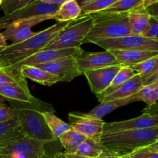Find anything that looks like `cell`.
<instances>
[{
    "mask_svg": "<svg viewBox=\"0 0 158 158\" xmlns=\"http://www.w3.org/2000/svg\"><path fill=\"white\" fill-rule=\"evenodd\" d=\"M157 140L158 127H153L104 134L100 138V142L105 151L118 157H123L152 144Z\"/></svg>",
    "mask_w": 158,
    "mask_h": 158,
    "instance_id": "obj_1",
    "label": "cell"
},
{
    "mask_svg": "<svg viewBox=\"0 0 158 158\" xmlns=\"http://www.w3.org/2000/svg\"><path fill=\"white\" fill-rule=\"evenodd\" d=\"M71 22L57 23L44 30L35 32L32 37L22 43L8 45L6 49L0 52V66L6 67L12 66L43 49L57 33Z\"/></svg>",
    "mask_w": 158,
    "mask_h": 158,
    "instance_id": "obj_2",
    "label": "cell"
},
{
    "mask_svg": "<svg viewBox=\"0 0 158 158\" xmlns=\"http://www.w3.org/2000/svg\"><path fill=\"white\" fill-rule=\"evenodd\" d=\"M94 18L93 26L84 43L93 40L116 39L131 35L128 12L109 14H91Z\"/></svg>",
    "mask_w": 158,
    "mask_h": 158,
    "instance_id": "obj_3",
    "label": "cell"
},
{
    "mask_svg": "<svg viewBox=\"0 0 158 158\" xmlns=\"http://www.w3.org/2000/svg\"><path fill=\"white\" fill-rule=\"evenodd\" d=\"M92 15H83L73 20L68 26L57 33L43 49H65L80 48L84 43L93 26ZM43 50V49H42Z\"/></svg>",
    "mask_w": 158,
    "mask_h": 158,
    "instance_id": "obj_4",
    "label": "cell"
},
{
    "mask_svg": "<svg viewBox=\"0 0 158 158\" xmlns=\"http://www.w3.org/2000/svg\"><path fill=\"white\" fill-rule=\"evenodd\" d=\"M15 110L19 127L23 135L44 145L56 140L41 111L35 109Z\"/></svg>",
    "mask_w": 158,
    "mask_h": 158,
    "instance_id": "obj_5",
    "label": "cell"
},
{
    "mask_svg": "<svg viewBox=\"0 0 158 158\" xmlns=\"http://www.w3.org/2000/svg\"><path fill=\"white\" fill-rule=\"evenodd\" d=\"M0 95L9 100L14 109H35L41 112H55L52 105L35 98L31 94L29 89L19 85H0Z\"/></svg>",
    "mask_w": 158,
    "mask_h": 158,
    "instance_id": "obj_6",
    "label": "cell"
},
{
    "mask_svg": "<svg viewBox=\"0 0 158 158\" xmlns=\"http://www.w3.org/2000/svg\"><path fill=\"white\" fill-rule=\"evenodd\" d=\"M89 43H94L105 50H142L158 52V42L142 35H125L116 39L93 40Z\"/></svg>",
    "mask_w": 158,
    "mask_h": 158,
    "instance_id": "obj_7",
    "label": "cell"
},
{
    "mask_svg": "<svg viewBox=\"0 0 158 158\" xmlns=\"http://www.w3.org/2000/svg\"><path fill=\"white\" fill-rule=\"evenodd\" d=\"M44 144L23 135L0 148L5 158H35L45 154Z\"/></svg>",
    "mask_w": 158,
    "mask_h": 158,
    "instance_id": "obj_8",
    "label": "cell"
},
{
    "mask_svg": "<svg viewBox=\"0 0 158 158\" xmlns=\"http://www.w3.org/2000/svg\"><path fill=\"white\" fill-rule=\"evenodd\" d=\"M60 5L51 4L42 0H35L23 9L8 15L0 17V29H5L12 22L37 16H54Z\"/></svg>",
    "mask_w": 158,
    "mask_h": 158,
    "instance_id": "obj_9",
    "label": "cell"
},
{
    "mask_svg": "<svg viewBox=\"0 0 158 158\" xmlns=\"http://www.w3.org/2000/svg\"><path fill=\"white\" fill-rule=\"evenodd\" d=\"M52 19H53V16L46 15L15 20L5 29L2 34L6 41L10 40L12 45L18 44L29 39L35 33L32 31L34 26Z\"/></svg>",
    "mask_w": 158,
    "mask_h": 158,
    "instance_id": "obj_10",
    "label": "cell"
},
{
    "mask_svg": "<svg viewBox=\"0 0 158 158\" xmlns=\"http://www.w3.org/2000/svg\"><path fill=\"white\" fill-rule=\"evenodd\" d=\"M76 60L78 69L82 75L86 71L120 65L117 58L109 50L91 52L80 49L76 54Z\"/></svg>",
    "mask_w": 158,
    "mask_h": 158,
    "instance_id": "obj_11",
    "label": "cell"
},
{
    "mask_svg": "<svg viewBox=\"0 0 158 158\" xmlns=\"http://www.w3.org/2000/svg\"><path fill=\"white\" fill-rule=\"evenodd\" d=\"M71 128L89 138L100 141L105 121L102 119L88 117L83 113L73 112L68 114Z\"/></svg>",
    "mask_w": 158,
    "mask_h": 158,
    "instance_id": "obj_12",
    "label": "cell"
},
{
    "mask_svg": "<svg viewBox=\"0 0 158 158\" xmlns=\"http://www.w3.org/2000/svg\"><path fill=\"white\" fill-rule=\"evenodd\" d=\"M76 54L34 66L50 73L58 77L60 82H70L76 77L82 75L77 66Z\"/></svg>",
    "mask_w": 158,
    "mask_h": 158,
    "instance_id": "obj_13",
    "label": "cell"
},
{
    "mask_svg": "<svg viewBox=\"0 0 158 158\" xmlns=\"http://www.w3.org/2000/svg\"><path fill=\"white\" fill-rule=\"evenodd\" d=\"M80 49L81 48L65 49H43V50L35 52V54L30 56L28 58L25 59L19 63H17L12 66H6L5 68L15 74H21L20 69L23 66H37V65L49 63V62L62 58V57L74 55L80 50Z\"/></svg>",
    "mask_w": 158,
    "mask_h": 158,
    "instance_id": "obj_14",
    "label": "cell"
},
{
    "mask_svg": "<svg viewBox=\"0 0 158 158\" xmlns=\"http://www.w3.org/2000/svg\"><path fill=\"white\" fill-rule=\"evenodd\" d=\"M121 66V65H116L85 72L83 75L87 79L92 92L97 95L106 90Z\"/></svg>",
    "mask_w": 158,
    "mask_h": 158,
    "instance_id": "obj_15",
    "label": "cell"
},
{
    "mask_svg": "<svg viewBox=\"0 0 158 158\" xmlns=\"http://www.w3.org/2000/svg\"><path fill=\"white\" fill-rule=\"evenodd\" d=\"M153 127H158V117L142 114L140 117L131 120L110 122V123L105 122L103 134L127 131V130H141Z\"/></svg>",
    "mask_w": 158,
    "mask_h": 158,
    "instance_id": "obj_16",
    "label": "cell"
},
{
    "mask_svg": "<svg viewBox=\"0 0 158 158\" xmlns=\"http://www.w3.org/2000/svg\"><path fill=\"white\" fill-rule=\"evenodd\" d=\"M143 86V85L141 77L138 74H136L132 78L128 80L125 83H122L120 86L114 88L113 90H111L108 94H104L103 96H99L97 97L100 103L127 98V97H132V96L137 94Z\"/></svg>",
    "mask_w": 158,
    "mask_h": 158,
    "instance_id": "obj_17",
    "label": "cell"
},
{
    "mask_svg": "<svg viewBox=\"0 0 158 158\" xmlns=\"http://www.w3.org/2000/svg\"><path fill=\"white\" fill-rule=\"evenodd\" d=\"M120 65L131 66L158 56V52L142 50H109Z\"/></svg>",
    "mask_w": 158,
    "mask_h": 158,
    "instance_id": "obj_18",
    "label": "cell"
},
{
    "mask_svg": "<svg viewBox=\"0 0 158 158\" xmlns=\"http://www.w3.org/2000/svg\"><path fill=\"white\" fill-rule=\"evenodd\" d=\"M134 102H137V97H136L135 95L127 97V98L101 102L98 106L91 110L90 111L85 113V115L88 116V117H94V118L102 119L106 114L113 112L115 110L122 107L123 106H126L127 104H131V103H134Z\"/></svg>",
    "mask_w": 158,
    "mask_h": 158,
    "instance_id": "obj_19",
    "label": "cell"
},
{
    "mask_svg": "<svg viewBox=\"0 0 158 158\" xmlns=\"http://www.w3.org/2000/svg\"><path fill=\"white\" fill-rule=\"evenodd\" d=\"M20 73L25 78L35 81L44 86H50L60 82V79L52 73L34 66H23Z\"/></svg>",
    "mask_w": 158,
    "mask_h": 158,
    "instance_id": "obj_20",
    "label": "cell"
},
{
    "mask_svg": "<svg viewBox=\"0 0 158 158\" xmlns=\"http://www.w3.org/2000/svg\"><path fill=\"white\" fill-rule=\"evenodd\" d=\"M81 15V6L76 0H67L60 5L53 19L58 23L75 20Z\"/></svg>",
    "mask_w": 158,
    "mask_h": 158,
    "instance_id": "obj_21",
    "label": "cell"
},
{
    "mask_svg": "<svg viewBox=\"0 0 158 158\" xmlns=\"http://www.w3.org/2000/svg\"><path fill=\"white\" fill-rule=\"evenodd\" d=\"M23 135L19 127L16 117L9 121L0 123V148Z\"/></svg>",
    "mask_w": 158,
    "mask_h": 158,
    "instance_id": "obj_22",
    "label": "cell"
},
{
    "mask_svg": "<svg viewBox=\"0 0 158 158\" xmlns=\"http://www.w3.org/2000/svg\"><path fill=\"white\" fill-rule=\"evenodd\" d=\"M86 139V136L71 128L69 131L60 136L58 140L65 149V152L69 154H76L79 147Z\"/></svg>",
    "mask_w": 158,
    "mask_h": 158,
    "instance_id": "obj_23",
    "label": "cell"
},
{
    "mask_svg": "<svg viewBox=\"0 0 158 158\" xmlns=\"http://www.w3.org/2000/svg\"><path fill=\"white\" fill-rule=\"evenodd\" d=\"M151 15L146 12H128L130 27L131 34L134 35H143L147 29L149 23Z\"/></svg>",
    "mask_w": 158,
    "mask_h": 158,
    "instance_id": "obj_24",
    "label": "cell"
},
{
    "mask_svg": "<svg viewBox=\"0 0 158 158\" xmlns=\"http://www.w3.org/2000/svg\"><path fill=\"white\" fill-rule=\"evenodd\" d=\"M42 114L52 135L56 140H58L60 136L71 129L69 124L56 117L54 113L42 112Z\"/></svg>",
    "mask_w": 158,
    "mask_h": 158,
    "instance_id": "obj_25",
    "label": "cell"
},
{
    "mask_svg": "<svg viewBox=\"0 0 158 158\" xmlns=\"http://www.w3.org/2000/svg\"><path fill=\"white\" fill-rule=\"evenodd\" d=\"M104 151L101 142L86 137L76 152L77 155L87 158H97Z\"/></svg>",
    "mask_w": 158,
    "mask_h": 158,
    "instance_id": "obj_26",
    "label": "cell"
},
{
    "mask_svg": "<svg viewBox=\"0 0 158 158\" xmlns=\"http://www.w3.org/2000/svg\"><path fill=\"white\" fill-rule=\"evenodd\" d=\"M141 0H118L105 10L97 12V14L123 13L134 10L140 3Z\"/></svg>",
    "mask_w": 158,
    "mask_h": 158,
    "instance_id": "obj_27",
    "label": "cell"
},
{
    "mask_svg": "<svg viewBox=\"0 0 158 158\" xmlns=\"http://www.w3.org/2000/svg\"><path fill=\"white\" fill-rule=\"evenodd\" d=\"M137 101H143L148 106L158 103V85L151 84L143 86L135 94Z\"/></svg>",
    "mask_w": 158,
    "mask_h": 158,
    "instance_id": "obj_28",
    "label": "cell"
},
{
    "mask_svg": "<svg viewBox=\"0 0 158 158\" xmlns=\"http://www.w3.org/2000/svg\"><path fill=\"white\" fill-rule=\"evenodd\" d=\"M136 73L134 72V69H132L130 66H122L121 68L120 69V70L118 71V73H117V75L114 77V80L111 83L110 86L106 89V90L103 91V93L100 94H97L96 95L97 97H99V96H103L104 94H108V93L110 92L111 90L116 88L117 86H120L122 83H125L126 81H127L128 80H130L131 78H132L133 77L136 75Z\"/></svg>",
    "mask_w": 158,
    "mask_h": 158,
    "instance_id": "obj_29",
    "label": "cell"
},
{
    "mask_svg": "<svg viewBox=\"0 0 158 158\" xmlns=\"http://www.w3.org/2000/svg\"><path fill=\"white\" fill-rule=\"evenodd\" d=\"M15 84L29 89L26 78L22 74H15L6 68L0 66V85Z\"/></svg>",
    "mask_w": 158,
    "mask_h": 158,
    "instance_id": "obj_30",
    "label": "cell"
},
{
    "mask_svg": "<svg viewBox=\"0 0 158 158\" xmlns=\"http://www.w3.org/2000/svg\"><path fill=\"white\" fill-rule=\"evenodd\" d=\"M118 0H94L81 6V15H88L105 10Z\"/></svg>",
    "mask_w": 158,
    "mask_h": 158,
    "instance_id": "obj_31",
    "label": "cell"
},
{
    "mask_svg": "<svg viewBox=\"0 0 158 158\" xmlns=\"http://www.w3.org/2000/svg\"><path fill=\"white\" fill-rule=\"evenodd\" d=\"M157 56L152 57V58L144 60V61L141 62V63H139L137 64L134 65V66H130V67H131L134 69V71L136 73L140 76L142 79V82H143L144 79L148 78L149 76H151V73L154 72L156 66V59H157Z\"/></svg>",
    "mask_w": 158,
    "mask_h": 158,
    "instance_id": "obj_32",
    "label": "cell"
},
{
    "mask_svg": "<svg viewBox=\"0 0 158 158\" xmlns=\"http://www.w3.org/2000/svg\"><path fill=\"white\" fill-rule=\"evenodd\" d=\"M33 1L35 0H3L1 8L5 15H8L23 9Z\"/></svg>",
    "mask_w": 158,
    "mask_h": 158,
    "instance_id": "obj_33",
    "label": "cell"
},
{
    "mask_svg": "<svg viewBox=\"0 0 158 158\" xmlns=\"http://www.w3.org/2000/svg\"><path fill=\"white\" fill-rule=\"evenodd\" d=\"M142 35L158 42V16H151L148 28Z\"/></svg>",
    "mask_w": 158,
    "mask_h": 158,
    "instance_id": "obj_34",
    "label": "cell"
},
{
    "mask_svg": "<svg viewBox=\"0 0 158 158\" xmlns=\"http://www.w3.org/2000/svg\"><path fill=\"white\" fill-rule=\"evenodd\" d=\"M16 117V110L3 104L0 106V123H5Z\"/></svg>",
    "mask_w": 158,
    "mask_h": 158,
    "instance_id": "obj_35",
    "label": "cell"
},
{
    "mask_svg": "<svg viewBox=\"0 0 158 158\" xmlns=\"http://www.w3.org/2000/svg\"><path fill=\"white\" fill-rule=\"evenodd\" d=\"M127 157L131 158H158V154L148 151L145 148H141L134 151Z\"/></svg>",
    "mask_w": 158,
    "mask_h": 158,
    "instance_id": "obj_36",
    "label": "cell"
},
{
    "mask_svg": "<svg viewBox=\"0 0 158 158\" xmlns=\"http://www.w3.org/2000/svg\"><path fill=\"white\" fill-rule=\"evenodd\" d=\"M158 2V0H141L140 4L134 9V12H142L145 11L148 7ZM132 12V11H131Z\"/></svg>",
    "mask_w": 158,
    "mask_h": 158,
    "instance_id": "obj_37",
    "label": "cell"
},
{
    "mask_svg": "<svg viewBox=\"0 0 158 158\" xmlns=\"http://www.w3.org/2000/svg\"><path fill=\"white\" fill-rule=\"evenodd\" d=\"M158 78V56L156 59V66L155 69H154V72L151 73V76L148 77V78L144 79L143 80V86H146V85H149L151 83H152L156 79Z\"/></svg>",
    "mask_w": 158,
    "mask_h": 158,
    "instance_id": "obj_38",
    "label": "cell"
},
{
    "mask_svg": "<svg viewBox=\"0 0 158 158\" xmlns=\"http://www.w3.org/2000/svg\"><path fill=\"white\" fill-rule=\"evenodd\" d=\"M142 114H149L151 116H155L158 117V103H154V104L147 106L143 110Z\"/></svg>",
    "mask_w": 158,
    "mask_h": 158,
    "instance_id": "obj_39",
    "label": "cell"
},
{
    "mask_svg": "<svg viewBox=\"0 0 158 158\" xmlns=\"http://www.w3.org/2000/svg\"><path fill=\"white\" fill-rule=\"evenodd\" d=\"M52 158H87L85 157H82V156L77 155L76 154H69L66 152H59L54 154Z\"/></svg>",
    "mask_w": 158,
    "mask_h": 158,
    "instance_id": "obj_40",
    "label": "cell"
},
{
    "mask_svg": "<svg viewBox=\"0 0 158 158\" xmlns=\"http://www.w3.org/2000/svg\"><path fill=\"white\" fill-rule=\"evenodd\" d=\"M145 11L151 16H158V2L148 7Z\"/></svg>",
    "mask_w": 158,
    "mask_h": 158,
    "instance_id": "obj_41",
    "label": "cell"
},
{
    "mask_svg": "<svg viewBox=\"0 0 158 158\" xmlns=\"http://www.w3.org/2000/svg\"><path fill=\"white\" fill-rule=\"evenodd\" d=\"M143 148H145V149L148 150V151H151V152L157 153V154H158V140H156V141L154 142V143H153L152 144L149 145V146Z\"/></svg>",
    "mask_w": 158,
    "mask_h": 158,
    "instance_id": "obj_42",
    "label": "cell"
},
{
    "mask_svg": "<svg viewBox=\"0 0 158 158\" xmlns=\"http://www.w3.org/2000/svg\"><path fill=\"white\" fill-rule=\"evenodd\" d=\"M97 158H119V157H117L116 155H114V154H113L112 153L109 152V151H106L104 150V151H103V152Z\"/></svg>",
    "mask_w": 158,
    "mask_h": 158,
    "instance_id": "obj_43",
    "label": "cell"
},
{
    "mask_svg": "<svg viewBox=\"0 0 158 158\" xmlns=\"http://www.w3.org/2000/svg\"><path fill=\"white\" fill-rule=\"evenodd\" d=\"M7 46L8 44L7 43H6V40L4 39L2 32H0V52H1L2 50H3L4 49H6Z\"/></svg>",
    "mask_w": 158,
    "mask_h": 158,
    "instance_id": "obj_44",
    "label": "cell"
},
{
    "mask_svg": "<svg viewBox=\"0 0 158 158\" xmlns=\"http://www.w3.org/2000/svg\"><path fill=\"white\" fill-rule=\"evenodd\" d=\"M42 1L46 2L51 3V4H56V5H61L66 2L67 0H42Z\"/></svg>",
    "mask_w": 158,
    "mask_h": 158,
    "instance_id": "obj_45",
    "label": "cell"
},
{
    "mask_svg": "<svg viewBox=\"0 0 158 158\" xmlns=\"http://www.w3.org/2000/svg\"><path fill=\"white\" fill-rule=\"evenodd\" d=\"M76 1L78 2V4L80 5V6H83V5L86 4L88 2H90L94 1V0H76Z\"/></svg>",
    "mask_w": 158,
    "mask_h": 158,
    "instance_id": "obj_46",
    "label": "cell"
},
{
    "mask_svg": "<svg viewBox=\"0 0 158 158\" xmlns=\"http://www.w3.org/2000/svg\"><path fill=\"white\" fill-rule=\"evenodd\" d=\"M35 158H52V157H51V156H49L48 154H46V153H45V154L38 156V157H36Z\"/></svg>",
    "mask_w": 158,
    "mask_h": 158,
    "instance_id": "obj_47",
    "label": "cell"
},
{
    "mask_svg": "<svg viewBox=\"0 0 158 158\" xmlns=\"http://www.w3.org/2000/svg\"><path fill=\"white\" fill-rule=\"evenodd\" d=\"M6 99L4 98L2 96L0 95V106L3 104H6Z\"/></svg>",
    "mask_w": 158,
    "mask_h": 158,
    "instance_id": "obj_48",
    "label": "cell"
},
{
    "mask_svg": "<svg viewBox=\"0 0 158 158\" xmlns=\"http://www.w3.org/2000/svg\"><path fill=\"white\" fill-rule=\"evenodd\" d=\"M153 84H155V85H158V78L157 79H156V80H154V82H153Z\"/></svg>",
    "mask_w": 158,
    "mask_h": 158,
    "instance_id": "obj_49",
    "label": "cell"
},
{
    "mask_svg": "<svg viewBox=\"0 0 158 158\" xmlns=\"http://www.w3.org/2000/svg\"><path fill=\"white\" fill-rule=\"evenodd\" d=\"M2 2H3V0H0V6H1V5H2Z\"/></svg>",
    "mask_w": 158,
    "mask_h": 158,
    "instance_id": "obj_50",
    "label": "cell"
},
{
    "mask_svg": "<svg viewBox=\"0 0 158 158\" xmlns=\"http://www.w3.org/2000/svg\"><path fill=\"white\" fill-rule=\"evenodd\" d=\"M119 158H131V157H119Z\"/></svg>",
    "mask_w": 158,
    "mask_h": 158,
    "instance_id": "obj_51",
    "label": "cell"
},
{
    "mask_svg": "<svg viewBox=\"0 0 158 158\" xmlns=\"http://www.w3.org/2000/svg\"><path fill=\"white\" fill-rule=\"evenodd\" d=\"M0 158H5V157H3L2 156H1V155H0Z\"/></svg>",
    "mask_w": 158,
    "mask_h": 158,
    "instance_id": "obj_52",
    "label": "cell"
}]
</instances>
